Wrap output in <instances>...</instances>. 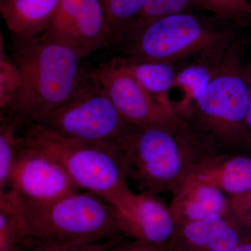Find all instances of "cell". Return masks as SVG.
I'll return each instance as SVG.
<instances>
[{"instance_id":"obj_1","label":"cell","mask_w":251,"mask_h":251,"mask_svg":"<svg viewBox=\"0 0 251 251\" xmlns=\"http://www.w3.org/2000/svg\"><path fill=\"white\" fill-rule=\"evenodd\" d=\"M11 66L16 83L1 100V120L18 130L69 100L85 76L75 51L40 36L14 39Z\"/></svg>"},{"instance_id":"obj_2","label":"cell","mask_w":251,"mask_h":251,"mask_svg":"<svg viewBox=\"0 0 251 251\" xmlns=\"http://www.w3.org/2000/svg\"><path fill=\"white\" fill-rule=\"evenodd\" d=\"M7 194L25 247H61L124 237L111 205L94 193L79 191L41 204L25 202L10 189Z\"/></svg>"},{"instance_id":"obj_3","label":"cell","mask_w":251,"mask_h":251,"mask_svg":"<svg viewBox=\"0 0 251 251\" xmlns=\"http://www.w3.org/2000/svg\"><path fill=\"white\" fill-rule=\"evenodd\" d=\"M186 122L175 126L133 127L123 151L127 179L140 192L173 193L193 168L215 153Z\"/></svg>"},{"instance_id":"obj_4","label":"cell","mask_w":251,"mask_h":251,"mask_svg":"<svg viewBox=\"0 0 251 251\" xmlns=\"http://www.w3.org/2000/svg\"><path fill=\"white\" fill-rule=\"evenodd\" d=\"M249 103L247 65L237 52H231L215 64L205 92L182 120L211 149L222 147L249 155Z\"/></svg>"},{"instance_id":"obj_5","label":"cell","mask_w":251,"mask_h":251,"mask_svg":"<svg viewBox=\"0 0 251 251\" xmlns=\"http://www.w3.org/2000/svg\"><path fill=\"white\" fill-rule=\"evenodd\" d=\"M231 40L227 31L214 27L191 13L168 15L152 19L138 18L113 39L127 62L172 64L200 54L223 55Z\"/></svg>"},{"instance_id":"obj_6","label":"cell","mask_w":251,"mask_h":251,"mask_svg":"<svg viewBox=\"0 0 251 251\" xmlns=\"http://www.w3.org/2000/svg\"><path fill=\"white\" fill-rule=\"evenodd\" d=\"M33 124L60 136L101 147L122 158L134 127L122 118L90 72L86 73L72 98Z\"/></svg>"},{"instance_id":"obj_7","label":"cell","mask_w":251,"mask_h":251,"mask_svg":"<svg viewBox=\"0 0 251 251\" xmlns=\"http://www.w3.org/2000/svg\"><path fill=\"white\" fill-rule=\"evenodd\" d=\"M23 145L37 149L55 160L80 190L106 202L128 187L125 162L106 149L52 133L36 124L19 130Z\"/></svg>"},{"instance_id":"obj_8","label":"cell","mask_w":251,"mask_h":251,"mask_svg":"<svg viewBox=\"0 0 251 251\" xmlns=\"http://www.w3.org/2000/svg\"><path fill=\"white\" fill-rule=\"evenodd\" d=\"M90 74L128 125L175 126L183 122L173 109L140 85L122 59L103 64Z\"/></svg>"},{"instance_id":"obj_9","label":"cell","mask_w":251,"mask_h":251,"mask_svg":"<svg viewBox=\"0 0 251 251\" xmlns=\"http://www.w3.org/2000/svg\"><path fill=\"white\" fill-rule=\"evenodd\" d=\"M120 232L133 240L170 247L177 225L170 209L157 195L135 193L129 188L108 201Z\"/></svg>"},{"instance_id":"obj_10","label":"cell","mask_w":251,"mask_h":251,"mask_svg":"<svg viewBox=\"0 0 251 251\" xmlns=\"http://www.w3.org/2000/svg\"><path fill=\"white\" fill-rule=\"evenodd\" d=\"M7 189L23 201L36 204L53 202L80 191L55 160L23 145L21 140Z\"/></svg>"},{"instance_id":"obj_11","label":"cell","mask_w":251,"mask_h":251,"mask_svg":"<svg viewBox=\"0 0 251 251\" xmlns=\"http://www.w3.org/2000/svg\"><path fill=\"white\" fill-rule=\"evenodd\" d=\"M42 36L86 57L109 43L111 34L98 0H62Z\"/></svg>"},{"instance_id":"obj_12","label":"cell","mask_w":251,"mask_h":251,"mask_svg":"<svg viewBox=\"0 0 251 251\" xmlns=\"http://www.w3.org/2000/svg\"><path fill=\"white\" fill-rule=\"evenodd\" d=\"M248 233L229 214H215L201 221L177 225L170 249L175 251H231Z\"/></svg>"},{"instance_id":"obj_13","label":"cell","mask_w":251,"mask_h":251,"mask_svg":"<svg viewBox=\"0 0 251 251\" xmlns=\"http://www.w3.org/2000/svg\"><path fill=\"white\" fill-rule=\"evenodd\" d=\"M190 176L217 188L227 197L251 191V156L245 153H212L195 166Z\"/></svg>"},{"instance_id":"obj_14","label":"cell","mask_w":251,"mask_h":251,"mask_svg":"<svg viewBox=\"0 0 251 251\" xmlns=\"http://www.w3.org/2000/svg\"><path fill=\"white\" fill-rule=\"evenodd\" d=\"M170 209L176 225L228 214V198L211 185L188 175L173 192Z\"/></svg>"},{"instance_id":"obj_15","label":"cell","mask_w":251,"mask_h":251,"mask_svg":"<svg viewBox=\"0 0 251 251\" xmlns=\"http://www.w3.org/2000/svg\"><path fill=\"white\" fill-rule=\"evenodd\" d=\"M62 0H0V14L14 39L42 35Z\"/></svg>"},{"instance_id":"obj_16","label":"cell","mask_w":251,"mask_h":251,"mask_svg":"<svg viewBox=\"0 0 251 251\" xmlns=\"http://www.w3.org/2000/svg\"><path fill=\"white\" fill-rule=\"evenodd\" d=\"M214 67L197 64L184 68L176 73L174 84L170 91H176L179 98L172 107L181 119L189 112L201 98L212 78Z\"/></svg>"},{"instance_id":"obj_17","label":"cell","mask_w":251,"mask_h":251,"mask_svg":"<svg viewBox=\"0 0 251 251\" xmlns=\"http://www.w3.org/2000/svg\"><path fill=\"white\" fill-rule=\"evenodd\" d=\"M123 61L140 85L159 101L168 105L166 95L171 90L177 73L175 72L172 64Z\"/></svg>"},{"instance_id":"obj_18","label":"cell","mask_w":251,"mask_h":251,"mask_svg":"<svg viewBox=\"0 0 251 251\" xmlns=\"http://www.w3.org/2000/svg\"><path fill=\"white\" fill-rule=\"evenodd\" d=\"M103 9L112 42L117 34L130 23L139 18L145 0H98Z\"/></svg>"},{"instance_id":"obj_19","label":"cell","mask_w":251,"mask_h":251,"mask_svg":"<svg viewBox=\"0 0 251 251\" xmlns=\"http://www.w3.org/2000/svg\"><path fill=\"white\" fill-rule=\"evenodd\" d=\"M17 127L1 120L0 128V191L9 188L10 176L20 148Z\"/></svg>"},{"instance_id":"obj_20","label":"cell","mask_w":251,"mask_h":251,"mask_svg":"<svg viewBox=\"0 0 251 251\" xmlns=\"http://www.w3.org/2000/svg\"><path fill=\"white\" fill-rule=\"evenodd\" d=\"M0 251H27L20 239L14 207L4 195L0 196Z\"/></svg>"},{"instance_id":"obj_21","label":"cell","mask_w":251,"mask_h":251,"mask_svg":"<svg viewBox=\"0 0 251 251\" xmlns=\"http://www.w3.org/2000/svg\"><path fill=\"white\" fill-rule=\"evenodd\" d=\"M196 9H206L204 0H145L139 18L152 19L181 13H191Z\"/></svg>"},{"instance_id":"obj_22","label":"cell","mask_w":251,"mask_h":251,"mask_svg":"<svg viewBox=\"0 0 251 251\" xmlns=\"http://www.w3.org/2000/svg\"><path fill=\"white\" fill-rule=\"evenodd\" d=\"M206 10L218 17L232 21H242L251 17V2L249 0H204Z\"/></svg>"},{"instance_id":"obj_23","label":"cell","mask_w":251,"mask_h":251,"mask_svg":"<svg viewBox=\"0 0 251 251\" xmlns=\"http://www.w3.org/2000/svg\"><path fill=\"white\" fill-rule=\"evenodd\" d=\"M228 198V214L247 232H251V191Z\"/></svg>"},{"instance_id":"obj_24","label":"cell","mask_w":251,"mask_h":251,"mask_svg":"<svg viewBox=\"0 0 251 251\" xmlns=\"http://www.w3.org/2000/svg\"><path fill=\"white\" fill-rule=\"evenodd\" d=\"M104 251H171L169 247H159L122 237L105 242Z\"/></svg>"},{"instance_id":"obj_25","label":"cell","mask_w":251,"mask_h":251,"mask_svg":"<svg viewBox=\"0 0 251 251\" xmlns=\"http://www.w3.org/2000/svg\"><path fill=\"white\" fill-rule=\"evenodd\" d=\"M105 242L67 246V251H105Z\"/></svg>"},{"instance_id":"obj_26","label":"cell","mask_w":251,"mask_h":251,"mask_svg":"<svg viewBox=\"0 0 251 251\" xmlns=\"http://www.w3.org/2000/svg\"><path fill=\"white\" fill-rule=\"evenodd\" d=\"M247 69L249 80V109H248L247 125L248 129H249L251 135V60L247 64Z\"/></svg>"},{"instance_id":"obj_27","label":"cell","mask_w":251,"mask_h":251,"mask_svg":"<svg viewBox=\"0 0 251 251\" xmlns=\"http://www.w3.org/2000/svg\"><path fill=\"white\" fill-rule=\"evenodd\" d=\"M25 247L27 251H67L66 247H45V246H29Z\"/></svg>"},{"instance_id":"obj_28","label":"cell","mask_w":251,"mask_h":251,"mask_svg":"<svg viewBox=\"0 0 251 251\" xmlns=\"http://www.w3.org/2000/svg\"><path fill=\"white\" fill-rule=\"evenodd\" d=\"M231 251H251V232H249L240 244Z\"/></svg>"},{"instance_id":"obj_29","label":"cell","mask_w":251,"mask_h":251,"mask_svg":"<svg viewBox=\"0 0 251 251\" xmlns=\"http://www.w3.org/2000/svg\"></svg>"}]
</instances>
